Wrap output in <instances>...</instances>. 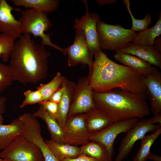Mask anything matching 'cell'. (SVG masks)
<instances>
[{
  "mask_svg": "<svg viewBox=\"0 0 161 161\" xmlns=\"http://www.w3.org/2000/svg\"><path fill=\"white\" fill-rule=\"evenodd\" d=\"M15 41L10 55L9 65L14 81L24 86L35 85L47 76L50 53L37 43L31 34L23 33Z\"/></svg>",
  "mask_w": 161,
  "mask_h": 161,
  "instance_id": "obj_1",
  "label": "cell"
},
{
  "mask_svg": "<svg viewBox=\"0 0 161 161\" xmlns=\"http://www.w3.org/2000/svg\"><path fill=\"white\" fill-rule=\"evenodd\" d=\"M19 9L13 8L5 0H0V33L13 38H18L23 34L21 25L16 19L12 10Z\"/></svg>",
  "mask_w": 161,
  "mask_h": 161,
  "instance_id": "obj_14",
  "label": "cell"
},
{
  "mask_svg": "<svg viewBox=\"0 0 161 161\" xmlns=\"http://www.w3.org/2000/svg\"><path fill=\"white\" fill-rule=\"evenodd\" d=\"M64 76L58 72L52 80L46 84H41L37 88L42 95L43 101L48 100L62 85Z\"/></svg>",
  "mask_w": 161,
  "mask_h": 161,
  "instance_id": "obj_26",
  "label": "cell"
},
{
  "mask_svg": "<svg viewBox=\"0 0 161 161\" xmlns=\"http://www.w3.org/2000/svg\"><path fill=\"white\" fill-rule=\"evenodd\" d=\"M161 134V127L150 135H145L140 140V149L134 159V161H146L151 154L152 144Z\"/></svg>",
  "mask_w": 161,
  "mask_h": 161,
  "instance_id": "obj_25",
  "label": "cell"
},
{
  "mask_svg": "<svg viewBox=\"0 0 161 161\" xmlns=\"http://www.w3.org/2000/svg\"><path fill=\"white\" fill-rule=\"evenodd\" d=\"M15 41L13 38L0 33V58L3 62L8 61Z\"/></svg>",
  "mask_w": 161,
  "mask_h": 161,
  "instance_id": "obj_29",
  "label": "cell"
},
{
  "mask_svg": "<svg viewBox=\"0 0 161 161\" xmlns=\"http://www.w3.org/2000/svg\"><path fill=\"white\" fill-rule=\"evenodd\" d=\"M84 116L90 135L103 130L114 122L112 117L95 107L84 113Z\"/></svg>",
  "mask_w": 161,
  "mask_h": 161,
  "instance_id": "obj_16",
  "label": "cell"
},
{
  "mask_svg": "<svg viewBox=\"0 0 161 161\" xmlns=\"http://www.w3.org/2000/svg\"><path fill=\"white\" fill-rule=\"evenodd\" d=\"M138 121L137 118H132L114 122L103 130L91 135L89 140L97 142L103 145L112 161L114 143L116 137L120 133H127Z\"/></svg>",
  "mask_w": 161,
  "mask_h": 161,
  "instance_id": "obj_9",
  "label": "cell"
},
{
  "mask_svg": "<svg viewBox=\"0 0 161 161\" xmlns=\"http://www.w3.org/2000/svg\"><path fill=\"white\" fill-rule=\"evenodd\" d=\"M25 98L20 104L19 107L22 108L27 105L39 103L43 101L42 97L40 91L28 90L24 92Z\"/></svg>",
  "mask_w": 161,
  "mask_h": 161,
  "instance_id": "obj_31",
  "label": "cell"
},
{
  "mask_svg": "<svg viewBox=\"0 0 161 161\" xmlns=\"http://www.w3.org/2000/svg\"><path fill=\"white\" fill-rule=\"evenodd\" d=\"M0 161H10L1 158H0Z\"/></svg>",
  "mask_w": 161,
  "mask_h": 161,
  "instance_id": "obj_40",
  "label": "cell"
},
{
  "mask_svg": "<svg viewBox=\"0 0 161 161\" xmlns=\"http://www.w3.org/2000/svg\"><path fill=\"white\" fill-rule=\"evenodd\" d=\"M83 2L86 6L85 14L80 18L76 19L73 29H81L83 32L91 58L93 60L94 53L100 49L96 27L97 22L100 18L97 14L89 12L86 1H83Z\"/></svg>",
  "mask_w": 161,
  "mask_h": 161,
  "instance_id": "obj_11",
  "label": "cell"
},
{
  "mask_svg": "<svg viewBox=\"0 0 161 161\" xmlns=\"http://www.w3.org/2000/svg\"><path fill=\"white\" fill-rule=\"evenodd\" d=\"M97 30L100 49L119 51L128 47L137 33L119 25L106 24L100 19L97 21Z\"/></svg>",
  "mask_w": 161,
  "mask_h": 161,
  "instance_id": "obj_5",
  "label": "cell"
},
{
  "mask_svg": "<svg viewBox=\"0 0 161 161\" xmlns=\"http://www.w3.org/2000/svg\"><path fill=\"white\" fill-rule=\"evenodd\" d=\"M6 98L3 96H0V113L2 114L6 110Z\"/></svg>",
  "mask_w": 161,
  "mask_h": 161,
  "instance_id": "obj_35",
  "label": "cell"
},
{
  "mask_svg": "<svg viewBox=\"0 0 161 161\" xmlns=\"http://www.w3.org/2000/svg\"><path fill=\"white\" fill-rule=\"evenodd\" d=\"M114 57L115 59L142 75L145 76L151 73L154 66L134 55L117 51Z\"/></svg>",
  "mask_w": 161,
  "mask_h": 161,
  "instance_id": "obj_18",
  "label": "cell"
},
{
  "mask_svg": "<svg viewBox=\"0 0 161 161\" xmlns=\"http://www.w3.org/2000/svg\"><path fill=\"white\" fill-rule=\"evenodd\" d=\"M30 140L39 149L43 155L44 161H59L47 145L41 133L38 132L33 134L31 137Z\"/></svg>",
  "mask_w": 161,
  "mask_h": 161,
  "instance_id": "obj_27",
  "label": "cell"
},
{
  "mask_svg": "<svg viewBox=\"0 0 161 161\" xmlns=\"http://www.w3.org/2000/svg\"><path fill=\"white\" fill-rule=\"evenodd\" d=\"M161 34V13L158 21L151 28L137 33L132 43L140 46H153L157 37Z\"/></svg>",
  "mask_w": 161,
  "mask_h": 161,
  "instance_id": "obj_23",
  "label": "cell"
},
{
  "mask_svg": "<svg viewBox=\"0 0 161 161\" xmlns=\"http://www.w3.org/2000/svg\"><path fill=\"white\" fill-rule=\"evenodd\" d=\"M123 4L126 6L127 9L129 13L132 21V26L131 30L135 32L141 31L147 29L148 27L151 23V18L150 13L145 16L144 18L141 20L135 19L131 11L130 3L129 0H123Z\"/></svg>",
  "mask_w": 161,
  "mask_h": 161,
  "instance_id": "obj_28",
  "label": "cell"
},
{
  "mask_svg": "<svg viewBox=\"0 0 161 161\" xmlns=\"http://www.w3.org/2000/svg\"><path fill=\"white\" fill-rule=\"evenodd\" d=\"M0 157L10 161H44L38 147L22 134L1 151Z\"/></svg>",
  "mask_w": 161,
  "mask_h": 161,
  "instance_id": "obj_6",
  "label": "cell"
},
{
  "mask_svg": "<svg viewBox=\"0 0 161 161\" xmlns=\"http://www.w3.org/2000/svg\"><path fill=\"white\" fill-rule=\"evenodd\" d=\"M4 121V119L2 114L0 113V124H2Z\"/></svg>",
  "mask_w": 161,
  "mask_h": 161,
  "instance_id": "obj_39",
  "label": "cell"
},
{
  "mask_svg": "<svg viewBox=\"0 0 161 161\" xmlns=\"http://www.w3.org/2000/svg\"><path fill=\"white\" fill-rule=\"evenodd\" d=\"M93 90L89 84V77L80 78L76 84L68 117L84 113L95 107Z\"/></svg>",
  "mask_w": 161,
  "mask_h": 161,
  "instance_id": "obj_12",
  "label": "cell"
},
{
  "mask_svg": "<svg viewBox=\"0 0 161 161\" xmlns=\"http://www.w3.org/2000/svg\"><path fill=\"white\" fill-rule=\"evenodd\" d=\"M64 77V76L61 86L52 95L49 100L59 103L66 89Z\"/></svg>",
  "mask_w": 161,
  "mask_h": 161,
  "instance_id": "obj_33",
  "label": "cell"
},
{
  "mask_svg": "<svg viewBox=\"0 0 161 161\" xmlns=\"http://www.w3.org/2000/svg\"><path fill=\"white\" fill-rule=\"evenodd\" d=\"M89 84L94 91L103 92L118 88L132 93L146 92L143 75L131 68L117 64L100 49L94 55Z\"/></svg>",
  "mask_w": 161,
  "mask_h": 161,
  "instance_id": "obj_2",
  "label": "cell"
},
{
  "mask_svg": "<svg viewBox=\"0 0 161 161\" xmlns=\"http://www.w3.org/2000/svg\"><path fill=\"white\" fill-rule=\"evenodd\" d=\"M152 118L155 123L161 124V114L154 115Z\"/></svg>",
  "mask_w": 161,
  "mask_h": 161,
  "instance_id": "obj_38",
  "label": "cell"
},
{
  "mask_svg": "<svg viewBox=\"0 0 161 161\" xmlns=\"http://www.w3.org/2000/svg\"><path fill=\"white\" fill-rule=\"evenodd\" d=\"M22 121L18 117L13 120L8 124H0V151H2L25 130Z\"/></svg>",
  "mask_w": 161,
  "mask_h": 161,
  "instance_id": "obj_17",
  "label": "cell"
},
{
  "mask_svg": "<svg viewBox=\"0 0 161 161\" xmlns=\"http://www.w3.org/2000/svg\"><path fill=\"white\" fill-rule=\"evenodd\" d=\"M148 97L146 92L134 93L119 89L92 93L95 107L110 116L114 122L142 119L148 115L150 111Z\"/></svg>",
  "mask_w": 161,
  "mask_h": 161,
  "instance_id": "obj_3",
  "label": "cell"
},
{
  "mask_svg": "<svg viewBox=\"0 0 161 161\" xmlns=\"http://www.w3.org/2000/svg\"><path fill=\"white\" fill-rule=\"evenodd\" d=\"M47 145L55 157L62 161L67 158L77 157L80 154V149L77 146L56 142L52 139L45 140Z\"/></svg>",
  "mask_w": 161,
  "mask_h": 161,
  "instance_id": "obj_21",
  "label": "cell"
},
{
  "mask_svg": "<svg viewBox=\"0 0 161 161\" xmlns=\"http://www.w3.org/2000/svg\"><path fill=\"white\" fill-rule=\"evenodd\" d=\"M62 129L66 143L82 145L89 142L90 134L86 125L84 113L68 117Z\"/></svg>",
  "mask_w": 161,
  "mask_h": 161,
  "instance_id": "obj_10",
  "label": "cell"
},
{
  "mask_svg": "<svg viewBox=\"0 0 161 161\" xmlns=\"http://www.w3.org/2000/svg\"><path fill=\"white\" fill-rule=\"evenodd\" d=\"M119 51L136 56L157 67L161 68V51L154 45L140 46L131 42L127 47Z\"/></svg>",
  "mask_w": 161,
  "mask_h": 161,
  "instance_id": "obj_15",
  "label": "cell"
},
{
  "mask_svg": "<svg viewBox=\"0 0 161 161\" xmlns=\"http://www.w3.org/2000/svg\"><path fill=\"white\" fill-rule=\"evenodd\" d=\"M47 113L56 120L58 112V104L50 100L42 101L39 103Z\"/></svg>",
  "mask_w": 161,
  "mask_h": 161,
  "instance_id": "obj_32",
  "label": "cell"
},
{
  "mask_svg": "<svg viewBox=\"0 0 161 161\" xmlns=\"http://www.w3.org/2000/svg\"><path fill=\"white\" fill-rule=\"evenodd\" d=\"M13 81L12 72L9 65L0 63V94L11 85Z\"/></svg>",
  "mask_w": 161,
  "mask_h": 161,
  "instance_id": "obj_30",
  "label": "cell"
},
{
  "mask_svg": "<svg viewBox=\"0 0 161 161\" xmlns=\"http://www.w3.org/2000/svg\"><path fill=\"white\" fill-rule=\"evenodd\" d=\"M16 6H22L26 9H35L47 13H53L59 5L58 0H10Z\"/></svg>",
  "mask_w": 161,
  "mask_h": 161,
  "instance_id": "obj_22",
  "label": "cell"
},
{
  "mask_svg": "<svg viewBox=\"0 0 161 161\" xmlns=\"http://www.w3.org/2000/svg\"><path fill=\"white\" fill-rule=\"evenodd\" d=\"M20 12V17L18 20L21 25L23 33L32 34L35 38L39 37L41 45L50 46L62 52L63 48L51 41L50 34L45 33L53 26L48 13L33 8Z\"/></svg>",
  "mask_w": 161,
  "mask_h": 161,
  "instance_id": "obj_4",
  "label": "cell"
},
{
  "mask_svg": "<svg viewBox=\"0 0 161 161\" xmlns=\"http://www.w3.org/2000/svg\"><path fill=\"white\" fill-rule=\"evenodd\" d=\"M62 161H98L96 159L88 156L84 154H80L77 157L67 158Z\"/></svg>",
  "mask_w": 161,
  "mask_h": 161,
  "instance_id": "obj_34",
  "label": "cell"
},
{
  "mask_svg": "<svg viewBox=\"0 0 161 161\" xmlns=\"http://www.w3.org/2000/svg\"><path fill=\"white\" fill-rule=\"evenodd\" d=\"M80 154H84L98 161H112L105 148L101 144L91 141L80 148Z\"/></svg>",
  "mask_w": 161,
  "mask_h": 161,
  "instance_id": "obj_24",
  "label": "cell"
},
{
  "mask_svg": "<svg viewBox=\"0 0 161 161\" xmlns=\"http://www.w3.org/2000/svg\"><path fill=\"white\" fill-rule=\"evenodd\" d=\"M64 81L66 89L58 103V114L56 119V121L62 128L64 126L68 117L76 84L65 77Z\"/></svg>",
  "mask_w": 161,
  "mask_h": 161,
  "instance_id": "obj_19",
  "label": "cell"
},
{
  "mask_svg": "<svg viewBox=\"0 0 161 161\" xmlns=\"http://www.w3.org/2000/svg\"><path fill=\"white\" fill-rule=\"evenodd\" d=\"M143 81L150 101V111L154 115L161 114V72L154 66L151 73L143 75Z\"/></svg>",
  "mask_w": 161,
  "mask_h": 161,
  "instance_id": "obj_13",
  "label": "cell"
},
{
  "mask_svg": "<svg viewBox=\"0 0 161 161\" xmlns=\"http://www.w3.org/2000/svg\"><path fill=\"white\" fill-rule=\"evenodd\" d=\"M161 125L155 123L152 118L138 121L122 140L114 161H122L130 152L137 140H141L146 133L157 130Z\"/></svg>",
  "mask_w": 161,
  "mask_h": 161,
  "instance_id": "obj_7",
  "label": "cell"
},
{
  "mask_svg": "<svg viewBox=\"0 0 161 161\" xmlns=\"http://www.w3.org/2000/svg\"><path fill=\"white\" fill-rule=\"evenodd\" d=\"M38 110L32 115L35 118L39 117L46 123L52 140L58 143H65V140L62 128L56 120L50 116L40 104Z\"/></svg>",
  "mask_w": 161,
  "mask_h": 161,
  "instance_id": "obj_20",
  "label": "cell"
},
{
  "mask_svg": "<svg viewBox=\"0 0 161 161\" xmlns=\"http://www.w3.org/2000/svg\"><path fill=\"white\" fill-rule=\"evenodd\" d=\"M148 159L154 161H161V157L159 155L151 153Z\"/></svg>",
  "mask_w": 161,
  "mask_h": 161,
  "instance_id": "obj_37",
  "label": "cell"
},
{
  "mask_svg": "<svg viewBox=\"0 0 161 161\" xmlns=\"http://www.w3.org/2000/svg\"><path fill=\"white\" fill-rule=\"evenodd\" d=\"M73 44L63 48L62 53L68 56L67 65L73 67L80 64L84 66L88 65L89 75L91 73L93 63L84 33L81 29L75 30Z\"/></svg>",
  "mask_w": 161,
  "mask_h": 161,
  "instance_id": "obj_8",
  "label": "cell"
},
{
  "mask_svg": "<svg viewBox=\"0 0 161 161\" xmlns=\"http://www.w3.org/2000/svg\"><path fill=\"white\" fill-rule=\"evenodd\" d=\"M97 3L101 6L106 4H113L116 2L115 0H97Z\"/></svg>",
  "mask_w": 161,
  "mask_h": 161,
  "instance_id": "obj_36",
  "label": "cell"
}]
</instances>
